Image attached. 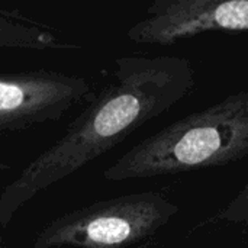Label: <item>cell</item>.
Masks as SVG:
<instances>
[{
    "instance_id": "obj_1",
    "label": "cell",
    "mask_w": 248,
    "mask_h": 248,
    "mask_svg": "<svg viewBox=\"0 0 248 248\" xmlns=\"http://www.w3.org/2000/svg\"><path fill=\"white\" fill-rule=\"evenodd\" d=\"M193 68L179 57H121L113 80L0 192V227H6L42 190L126 140L193 87Z\"/></svg>"
},
{
    "instance_id": "obj_2",
    "label": "cell",
    "mask_w": 248,
    "mask_h": 248,
    "mask_svg": "<svg viewBox=\"0 0 248 248\" xmlns=\"http://www.w3.org/2000/svg\"><path fill=\"white\" fill-rule=\"evenodd\" d=\"M248 155V92L232 94L148 137L103 173L122 182L234 163Z\"/></svg>"
},
{
    "instance_id": "obj_3",
    "label": "cell",
    "mask_w": 248,
    "mask_h": 248,
    "mask_svg": "<svg viewBox=\"0 0 248 248\" xmlns=\"http://www.w3.org/2000/svg\"><path fill=\"white\" fill-rule=\"evenodd\" d=\"M176 212L157 193L100 201L48 224L31 248H122L153 234Z\"/></svg>"
},
{
    "instance_id": "obj_4",
    "label": "cell",
    "mask_w": 248,
    "mask_h": 248,
    "mask_svg": "<svg viewBox=\"0 0 248 248\" xmlns=\"http://www.w3.org/2000/svg\"><path fill=\"white\" fill-rule=\"evenodd\" d=\"M92 94L80 76L49 70H0V134L61 119Z\"/></svg>"
},
{
    "instance_id": "obj_5",
    "label": "cell",
    "mask_w": 248,
    "mask_h": 248,
    "mask_svg": "<svg viewBox=\"0 0 248 248\" xmlns=\"http://www.w3.org/2000/svg\"><path fill=\"white\" fill-rule=\"evenodd\" d=\"M248 29V0H157L128 31L137 44L169 45L211 31Z\"/></svg>"
},
{
    "instance_id": "obj_6",
    "label": "cell",
    "mask_w": 248,
    "mask_h": 248,
    "mask_svg": "<svg viewBox=\"0 0 248 248\" xmlns=\"http://www.w3.org/2000/svg\"><path fill=\"white\" fill-rule=\"evenodd\" d=\"M0 48L31 51H68L81 48L57 33L13 15H0Z\"/></svg>"
},
{
    "instance_id": "obj_7",
    "label": "cell",
    "mask_w": 248,
    "mask_h": 248,
    "mask_svg": "<svg viewBox=\"0 0 248 248\" xmlns=\"http://www.w3.org/2000/svg\"><path fill=\"white\" fill-rule=\"evenodd\" d=\"M225 215L230 219L247 221L248 219V186L228 205Z\"/></svg>"
}]
</instances>
